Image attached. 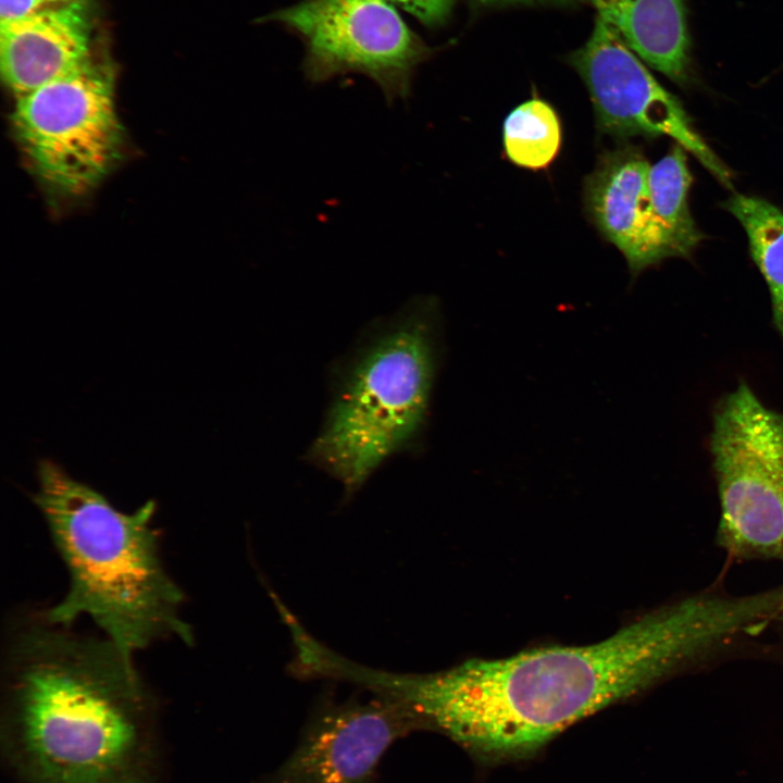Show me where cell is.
<instances>
[{"label": "cell", "mask_w": 783, "mask_h": 783, "mask_svg": "<svg viewBox=\"0 0 783 783\" xmlns=\"http://www.w3.org/2000/svg\"><path fill=\"white\" fill-rule=\"evenodd\" d=\"M734 631L725 601L698 594L645 613L598 643L470 659L435 673H389L384 687L424 729L443 732L480 761H514L723 648Z\"/></svg>", "instance_id": "obj_1"}, {"label": "cell", "mask_w": 783, "mask_h": 783, "mask_svg": "<svg viewBox=\"0 0 783 783\" xmlns=\"http://www.w3.org/2000/svg\"><path fill=\"white\" fill-rule=\"evenodd\" d=\"M1 731L26 783H159L157 700L105 636L54 623L44 609L10 625Z\"/></svg>", "instance_id": "obj_2"}, {"label": "cell", "mask_w": 783, "mask_h": 783, "mask_svg": "<svg viewBox=\"0 0 783 783\" xmlns=\"http://www.w3.org/2000/svg\"><path fill=\"white\" fill-rule=\"evenodd\" d=\"M37 481L32 498L69 576L63 597L44 609L48 619L73 625L87 617L132 656L167 638L192 645L184 592L165 569L152 526L156 502L120 511L49 459L38 462Z\"/></svg>", "instance_id": "obj_3"}, {"label": "cell", "mask_w": 783, "mask_h": 783, "mask_svg": "<svg viewBox=\"0 0 783 783\" xmlns=\"http://www.w3.org/2000/svg\"><path fill=\"white\" fill-rule=\"evenodd\" d=\"M439 313L434 297L415 296L371 322L334 364L304 459L347 496L386 461L422 445L440 357Z\"/></svg>", "instance_id": "obj_4"}, {"label": "cell", "mask_w": 783, "mask_h": 783, "mask_svg": "<svg viewBox=\"0 0 783 783\" xmlns=\"http://www.w3.org/2000/svg\"><path fill=\"white\" fill-rule=\"evenodd\" d=\"M710 450L718 544L732 559L783 562V413L742 382L714 410Z\"/></svg>", "instance_id": "obj_5"}, {"label": "cell", "mask_w": 783, "mask_h": 783, "mask_svg": "<svg viewBox=\"0 0 783 783\" xmlns=\"http://www.w3.org/2000/svg\"><path fill=\"white\" fill-rule=\"evenodd\" d=\"M12 122L35 174L63 196L94 189L121 156L112 71L95 59L18 97Z\"/></svg>", "instance_id": "obj_6"}, {"label": "cell", "mask_w": 783, "mask_h": 783, "mask_svg": "<svg viewBox=\"0 0 783 783\" xmlns=\"http://www.w3.org/2000/svg\"><path fill=\"white\" fill-rule=\"evenodd\" d=\"M389 0H302L271 15L306 46L303 71L313 83L359 73L387 103L406 100L430 49Z\"/></svg>", "instance_id": "obj_7"}, {"label": "cell", "mask_w": 783, "mask_h": 783, "mask_svg": "<svg viewBox=\"0 0 783 783\" xmlns=\"http://www.w3.org/2000/svg\"><path fill=\"white\" fill-rule=\"evenodd\" d=\"M594 107L600 133L613 138L669 136L723 186L732 174L693 127L681 102L651 75L618 29L596 16L586 42L570 58Z\"/></svg>", "instance_id": "obj_8"}, {"label": "cell", "mask_w": 783, "mask_h": 783, "mask_svg": "<svg viewBox=\"0 0 783 783\" xmlns=\"http://www.w3.org/2000/svg\"><path fill=\"white\" fill-rule=\"evenodd\" d=\"M375 694L322 709L273 783H371L388 747L423 729L406 704Z\"/></svg>", "instance_id": "obj_9"}, {"label": "cell", "mask_w": 783, "mask_h": 783, "mask_svg": "<svg viewBox=\"0 0 783 783\" xmlns=\"http://www.w3.org/2000/svg\"><path fill=\"white\" fill-rule=\"evenodd\" d=\"M650 164L623 144L604 153L584 183L585 208L601 235L624 256L633 275L676 257L649 192Z\"/></svg>", "instance_id": "obj_10"}, {"label": "cell", "mask_w": 783, "mask_h": 783, "mask_svg": "<svg viewBox=\"0 0 783 783\" xmlns=\"http://www.w3.org/2000/svg\"><path fill=\"white\" fill-rule=\"evenodd\" d=\"M90 27L78 1L0 23V66L16 98L63 77L90 59Z\"/></svg>", "instance_id": "obj_11"}, {"label": "cell", "mask_w": 783, "mask_h": 783, "mask_svg": "<svg viewBox=\"0 0 783 783\" xmlns=\"http://www.w3.org/2000/svg\"><path fill=\"white\" fill-rule=\"evenodd\" d=\"M644 63L683 84L689 74L684 0H592Z\"/></svg>", "instance_id": "obj_12"}, {"label": "cell", "mask_w": 783, "mask_h": 783, "mask_svg": "<svg viewBox=\"0 0 783 783\" xmlns=\"http://www.w3.org/2000/svg\"><path fill=\"white\" fill-rule=\"evenodd\" d=\"M722 207L743 226L750 257L770 291L774 325L783 338V211L758 196L733 194Z\"/></svg>", "instance_id": "obj_13"}, {"label": "cell", "mask_w": 783, "mask_h": 783, "mask_svg": "<svg viewBox=\"0 0 783 783\" xmlns=\"http://www.w3.org/2000/svg\"><path fill=\"white\" fill-rule=\"evenodd\" d=\"M685 149L679 144L650 165L648 185L655 212L668 231L676 257H689L704 239L694 221L688 194L693 182Z\"/></svg>", "instance_id": "obj_14"}, {"label": "cell", "mask_w": 783, "mask_h": 783, "mask_svg": "<svg viewBox=\"0 0 783 783\" xmlns=\"http://www.w3.org/2000/svg\"><path fill=\"white\" fill-rule=\"evenodd\" d=\"M562 129L556 110L533 97L509 112L502 125V144L511 163L533 171L548 167L559 153Z\"/></svg>", "instance_id": "obj_15"}, {"label": "cell", "mask_w": 783, "mask_h": 783, "mask_svg": "<svg viewBox=\"0 0 783 783\" xmlns=\"http://www.w3.org/2000/svg\"><path fill=\"white\" fill-rule=\"evenodd\" d=\"M423 24L437 25L449 15L455 0H389Z\"/></svg>", "instance_id": "obj_16"}, {"label": "cell", "mask_w": 783, "mask_h": 783, "mask_svg": "<svg viewBox=\"0 0 783 783\" xmlns=\"http://www.w3.org/2000/svg\"><path fill=\"white\" fill-rule=\"evenodd\" d=\"M59 1L63 0H0V21L21 18Z\"/></svg>", "instance_id": "obj_17"}, {"label": "cell", "mask_w": 783, "mask_h": 783, "mask_svg": "<svg viewBox=\"0 0 783 783\" xmlns=\"http://www.w3.org/2000/svg\"><path fill=\"white\" fill-rule=\"evenodd\" d=\"M487 2H533V1H550V0H484ZM559 1V0H554Z\"/></svg>", "instance_id": "obj_18"}]
</instances>
